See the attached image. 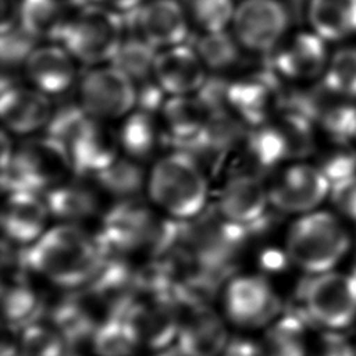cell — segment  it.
Returning <instances> with one entry per match:
<instances>
[{"label": "cell", "instance_id": "obj_1", "mask_svg": "<svg viewBox=\"0 0 356 356\" xmlns=\"http://www.w3.org/2000/svg\"><path fill=\"white\" fill-rule=\"evenodd\" d=\"M26 248L24 264L64 289L86 286L106 261L100 241L70 222L47 228Z\"/></svg>", "mask_w": 356, "mask_h": 356}, {"label": "cell", "instance_id": "obj_2", "mask_svg": "<svg viewBox=\"0 0 356 356\" xmlns=\"http://www.w3.org/2000/svg\"><path fill=\"white\" fill-rule=\"evenodd\" d=\"M146 188L153 204L178 221L196 218L209 196V182L200 163L185 152L159 159L146 178Z\"/></svg>", "mask_w": 356, "mask_h": 356}, {"label": "cell", "instance_id": "obj_3", "mask_svg": "<svg viewBox=\"0 0 356 356\" xmlns=\"http://www.w3.org/2000/svg\"><path fill=\"white\" fill-rule=\"evenodd\" d=\"M1 140V184L7 192L49 191L67 181L74 164L67 147L50 135L29 138L18 149Z\"/></svg>", "mask_w": 356, "mask_h": 356}, {"label": "cell", "instance_id": "obj_4", "mask_svg": "<svg viewBox=\"0 0 356 356\" xmlns=\"http://www.w3.org/2000/svg\"><path fill=\"white\" fill-rule=\"evenodd\" d=\"M349 246V232L342 221L321 210L299 216L285 238L289 260L309 275L331 271L348 253Z\"/></svg>", "mask_w": 356, "mask_h": 356}, {"label": "cell", "instance_id": "obj_5", "mask_svg": "<svg viewBox=\"0 0 356 356\" xmlns=\"http://www.w3.org/2000/svg\"><path fill=\"white\" fill-rule=\"evenodd\" d=\"M124 15L103 7L92 6L76 10L58 36L76 61L90 65L111 63L125 39Z\"/></svg>", "mask_w": 356, "mask_h": 356}, {"label": "cell", "instance_id": "obj_6", "mask_svg": "<svg viewBox=\"0 0 356 356\" xmlns=\"http://www.w3.org/2000/svg\"><path fill=\"white\" fill-rule=\"evenodd\" d=\"M298 310L309 324L342 331L356 321V271L312 275L300 289Z\"/></svg>", "mask_w": 356, "mask_h": 356}, {"label": "cell", "instance_id": "obj_7", "mask_svg": "<svg viewBox=\"0 0 356 356\" xmlns=\"http://www.w3.org/2000/svg\"><path fill=\"white\" fill-rule=\"evenodd\" d=\"M225 317L246 330L266 328L281 316L282 303L273 285L257 274H238L222 289Z\"/></svg>", "mask_w": 356, "mask_h": 356}, {"label": "cell", "instance_id": "obj_8", "mask_svg": "<svg viewBox=\"0 0 356 356\" xmlns=\"http://www.w3.org/2000/svg\"><path fill=\"white\" fill-rule=\"evenodd\" d=\"M138 97L135 81L114 64L96 65L79 82L81 107L103 121L128 115Z\"/></svg>", "mask_w": 356, "mask_h": 356}, {"label": "cell", "instance_id": "obj_9", "mask_svg": "<svg viewBox=\"0 0 356 356\" xmlns=\"http://www.w3.org/2000/svg\"><path fill=\"white\" fill-rule=\"evenodd\" d=\"M289 21L291 14L281 0H241L231 28L243 49L268 53L278 47Z\"/></svg>", "mask_w": 356, "mask_h": 356}, {"label": "cell", "instance_id": "obj_10", "mask_svg": "<svg viewBox=\"0 0 356 356\" xmlns=\"http://www.w3.org/2000/svg\"><path fill=\"white\" fill-rule=\"evenodd\" d=\"M122 316L135 330L140 346L157 352L177 341L179 306L174 291L163 295L136 293Z\"/></svg>", "mask_w": 356, "mask_h": 356}, {"label": "cell", "instance_id": "obj_11", "mask_svg": "<svg viewBox=\"0 0 356 356\" xmlns=\"http://www.w3.org/2000/svg\"><path fill=\"white\" fill-rule=\"evenodd\" d=\"M271 206L282 213L299 214L314 211L330 195L331 181L321 167L293 163L268 186Z\"/></svg>", "mask_w": 356, "mask_h": 356}, {"label": "cell", "instance_id": "obj_12", "mask_svg": "<svg viewBox=\"0 0 356 356\" xmlns=\"http://www.w3.org/2000/svg\"><path fill=\"white\" fill-rule=\"evenodd\" d=\"M175 298L179 306L175 345L189 356H220L231 342L225 318L210 303L186 302L177 293Z\"/></svg>", "mask_w": 356, "mask_h": 356}, {"label": "cell", "instance_id": "obj_13", "mask_svg": "<svg viewBox=\"0 0 356 356\" xmlns=\"http://www.w3.org/2000/svg\"><path fill=\"white\" fill-rule=\"evenodd\" d=\"M131 28L157 50L184 44L189 35V15L181 0H146L128 14Z\"/></svg>", "mask_w": 356, "mask_h": 356}, {"label": "cell", "instance_id": "obj_14", "mask_svg": "<svg viewBox=\"0 0 356 356\" xmlns=\"http://www.w3.org/2000/svg\"><path fill=\"white\" fill-rule=\"evenodd\" d=\"M157 228L150 210L128 199L122 200L106 216L103 236L99 241L106 252L110 248L125 252L150 242H157L163 248L171 241L164 231Z\"/></svg>", "mask_w": 356, "mask_h": 356}, {"label": "cell", "instance_id": "obj_15", "mask_svg": "<svg viewBox=\"0 0 356 356\" xmlns=\"http://www.w3.org/2000/svg\"><path fill=\"white\" fill-rule=\"evenodd\" d=\"M270 204L268 186L252 172L231 175L222 184L216 202L218 216L238 228L254 225Z\"/></svg>", "mask_w": 356, "mask_h": 356}, {"label": "cell", "instance_id": "obj_16", "mask_svg": "<svg viewBox=\"0 0 356 356\" xmlns=\"http://www.w3.org/2000/svg\"><path fill=\"white\" fill-rule=\"evenodd\" d=\"M153 79L168 96L197 95L209 81L207 67L196 49L184 43L157 51Z\"/></svg>", "mask_w": 356, "mask_h": 356}, {"label": "cell", "instance_id": "obj_17", "mask_svg": "<svg viewBox=\"0 0 356 356\" xmlns=\"http://www.w3.org/2000/svg\"><path fill=\"white\" fill-rule=\"evenodd\" d=\"M118 135L107 128L103 120L86 114L68 138L65 147L75 172L97 175L118 157Z\"/></svg>", "mask_w": 356, "mask_h": 356}, {"label": "cell", "instance_id": "obj_18", "mask_svg": "<svg viewBox=\"0 0 356 356\" xmlns=\"http://www.w3.org/2000/svg\"><path fill=\"white\" fill-rule=\"evenodd\" d=\"M50 210L39 192H8L1 211V225L6 236L24 246L32 245L47 231Z\"/></svg>", "mask_w": 356, "mask_h": 356}, {"label": "cell", "instance_id": "obj_19", "mask_svg": "<svg viewBox=\"0 0 356 356\" xmlns=\"http://www.w3.org/2000/svg\"><path fill=\"white\" fill-rule=\"evenodd\" d=\"M227 104L246 122L259 127L275 117L281 93L271 74L242 78L227 86Z\"/></svg>", "mask_w": 356, "mask_h": 356}, {"label": "cell", "instance_id": "obj_20", "mask_svg": "<svg viewBox=\"0 0 356 356\" xmlns=\"http://www.w3.org/2000/svg\"><path fill=\"white\" fill-rule=\"evenodd\" d=\"M0 115L10 132L31 135L49 125L53 107L49 96L36 88L3 85Z\"/></svg>", "mask_w": 356, "mask_h": 356}, {"label": "cell", "instance_id": "obj_21", "mask_svg": "<svg viewBox=\"0 0 356 356\" xmlns=\"http://www.w3.org/2000/svg\"><path fill=\"white\" fill-rule=\"evenodd\" d=\"M328 64L325 40L314 32H300L275 50L273 65L277 74L306 81L324 74Z\"/></svg>", "mask_w": 356, "mask_h": 356}, {"label": "cell", "instance_id": "obj_22", "mask_svg": "<svg viewBox=\"0 0 356 356\" xmlns=\"http://www.w3.org/2000/svg\"><path fill=\"white\" fill-rule=\"evenodd\" d=\"M75 61L63 44L49 43L36 46L24 64L33 88L47 96H54L64 93L74 83L76 76Z\"/></svg>", "mask_w": 356, "mask_h": 356}, {"label": "cell", "instance_id": "obj_23", "mask_svg": "<svg viewBox=\"0 0 356 356\" xmlns=\"http://www.w3.org/2000/svg\"><path fill=\"white\" fill-rule=\"evenodd\" d=\"M214 113L200 95L170 96L161 106L164 128L174 140L186 145L204 132Z\"/></svg>", "mask_w": 356, "mask_h": 356}, {"label": "cell", "instance_id": "obj_24", "mask_svg": "<svg viewBox=\"0 0 356 356\" xmlns=\"http://www.w3.org/2000/svg\"><path fill=\"white\" fill-rule=\"evenodd\" d=\"M307 324L298 310L281 314L263 328L254 343L257 356H306Z\"/></svg>", "mask_w": 356, "mask_h": 356}, {"label": "cell", "instance_id": "obj_25", "mask_svg": "<svg viewBox=\"0 0 356 356\" xmlns=\"http://www.w3.org/2000/svg\"><path fill=\"white\" fill-rule=\"evenodd\" d=\"M307 21L324 40H338L356 33V0H310Z\"/></svg>", "mask_w": 356, "mask_h": 356}, {"label": "cell", "instance_id": "obj_26", "mask_svg": "<svg viewBox=\"0 0 356 356\" xmlns=\"http://www.w3.org/2000/svg\"><path fill=\"white\" fill-rule=\"evenodd\" d=\"M1 300L4 324L15 332L42 320L44 314L43 300L22 277H13L10 282L3 285Z\"/></svg>", "mask_w": 356, "mask_h": 356}, {"label": "cell", "instance_id": "obj_27", "mask_svg": "<svg viewBox=\"0 0 356 356\" xmlns=\"http://www.w3.org/2000/svg\"><path fill=\"white\" fill-rule=\"evenodd\" d=\"M70 8L63 0H21L19 26L35 39L58 40Z\"/></svg>", "mask_w": 356, "mask_h": 356}, {"label": "cell", "instance_id": "obj_28", "mask_svg": "<svg viewBox=\"0 0 356 356\" xmlns=\"http://www.w3.org/2000/svg\"><path fill=\"white\" fill-rule=\"evenodd\" d=\"M44 200L50 214L65 221L89 218L99 209L97 196L89 186L70 181L46 191Z\"/></svg>", "mask_w": 356, "mask_h": 356}, {"label": "cell", "instance_id": "obj_29", "mask_svg": "<svg viewBox=\"0 0 356 356\" xmlns=\"http://www.w3.org/2000/svg\"><path fill=\"white\" fill-rule=\"evenodd\" d=\"M96 356H134L140 342L135 330L124 316L102 321L90 337Z\"/></svg>", "mask_w": 356, "mask_h": 356}, {"label": "cell", "instance_id": "obj_30", "mask_svg": "<svg viewBox=\"0 0 356 356\" xmlns=\"http://www.w3.org/2000/svg\"><path fill=\"white\" fill-rule=\"evenodd\" d=\"M18 349L22 356H68L71 343L47 320H39L18 332Z\"/></svg>", "mask_w": 356, "mask_h": 356}, {"label": "cell", "instance_id": "obj_31", "mask_svg": "<svg viewBox=\"0 0 356 356\" xmlns=\"http://www.w3.org/2000/svg\"><path fill=\"white\" fill-rule=\"evenodd\" d=\"M157 51L159 50L149 44L145 39L136 35H129L125 36L111 64L122 70L136 83L138 81L153 76V67Z\"/></svg>", "mask_w": 356, "mask_h": 356}, {"label": "cell", "instance_id": "obj_32", "mask_svg": "<svg viewBox=\"0 0 356 356\" xmlns=\"http://www.w3.org/2000/svg\"><path fill=\"white\" fill-rule=\"evenodd\" d=\"M96 177L100 185L108 193L118 196L122 200L132 199V196L139 192L146 181L143 171L136 164V161L122 157H117L106 170L99 172Z\"/></svg>", "mask_w": 356, "mask_h": 356}, {"label": "cell", "instance_id": "obj_33", "mask_svg": "<svg viewBox=\"0 0 356 356\" xmlns=\"http://www.w3.org/2000/svg\"><path fill=\"white\" fill-rule=\"evenodd\" d=\"M241 44L234 36L225 31L203 32L196 43V51L207 68L220 71L232 67L241 54Z\"/></svg>", "mask_w": 356, "mask_h": 356}, {"label": "cell", "instance_id": "obj_34", "mask_svg": "<svg viewBox=\"0 0 356 356\" xmlns=\"http://www.w3.org/2000/svg\"><path fill=\"white\" fill-rule=\"evenodd\" d=\"M191 21L203 32L225 31L234 18L235 0H182Z\"/></svg>", "mask_w": 356, "mask_h": 356}, {"label": "cell", "instance_id": "obj_35", "mask_svg": "<svg viewBox=\"0 0 356 356\" xmlns=\"http://www.w3.org/2000/svg\"><path fill=\"white\" fill-rule=\"evenodd\" d=\"M323 85L338 96L356 97V49H341L328 60Z\"/></svg>", "mask_w": 356, "mask_h": 356}, {"label": "cell", "instance_id": "obj_36", "mask_svg": "<svg viewBox=\"0 0 356 356\" xmlns=\"http://www.w3.org/2000/svg\"><path fill=\"white\" fill-rule=\"evenodd\" d=\"M118 138L120 145L131 157H143L153 150L157 131L152 118L145 111H139L127 118Z\"/></svg>", "mask_w": 356, "mask_h": 356}, {"label": "cell", "instance_id": "obj_37", "mask_svg": "<svg viewBox=\"0 0 356 356\" xmlns=\"http://www.w3.org/2000/svg\"><path fill=\"white\" fill-rule=\"evenodd\" d=\"M35 38L22 26H17L6 33H1V60L6 64L25 63L35 46Z\"/></svg>", "mask_w": 356, "mask_h": 356}, {"label": "cell", "instance_id": "obj_38", "mask_svg": "<svg viewBox=\"0 0 356 356\" xmlns=\"http://www.w3.org/2000/svg\"><path fill=\"white\" fill-rule=\"evenodd\" d=\"M330 196L342 216L356 221V172L332 181Z\"/></svg>", "mask_w": 356, "mask_h": 356}, {"label": "cell", "instance_id": "obj_39", "mask_svg": "<svg viewBox=\"0 0 356 356\" xmlns=\"http://www.w3.org/2000/svg\"><path fill=\"white\" fill-rule=\"evenodd\" d=\"M316 356H356V343L342 331L325 330L318 341Z\"/></svg>", "mask_w": 356, "mask_h": 356}, {"label": "cell", "instance_id": "obj_40", "mask_svg": "<svg viewBox=\"0 0 356 356\" xmlns=\"http://www.w3.org/2000/svg\"><path fill=\"white\" fill-rule=\"evenodd\" d=\"M21 0H0V32L6 33L19 26Z\"/></svg>", "mask_w": 356, "mask_h": 356}, {"label": "cell", "instance_id": "obj_41", "mask_svg": "<svg viewBox=\"0 0 356 356\" xmlns=\"http://www.w3.org/2000/svg\"><path fill=\"white\" fill-rule=\"evenodd\" d=\"M146 0H100V6L107 7L121 15H128L138 10Z\"/></svg>", "mask_w": 356, "mask_h": 356}, {"label": "cell", "instance_id": "obj_42", "mask_svg": "<svg viewBox=\"0 0 356 356\" xmlns=\"http://www.w3.org/2000/svg\"><path fill=\"white\" fill-rule=\"evenodd\" d=\"M220 356H257V353L254 343L241 339L235 342L231 341L228 348Z\"/></svg>", "mask_w": 356, "mask_h": 356}, {"label": "cell", "instance_id": "obj_43", "mask_svg": "<svg viewBox=\"0 0 356 356\" xmlns=\"http://www.w3.org/2000/svg\"><path fill=\"white\" fill-rule=\"evenodd\" d=\"M153 356H189V355H186L184 350H181V349L174 343V345H171V346H168V348H164V349H161V350L154 352Z\"/></svg>", "mask_w": 356, "mask_h": 356}, {"label": "cell", "instance_id": "obj_44", "mask_svg": "<svg viewBox=\"0 0 356 356\" xmlns=\"http://www.w3.org/2000/svg\"><path fill=\"white\" fill-rule=\"evenodd\" d=\"M1 356H22L18 346L17 345H13V343H7V342H3V346H1Z\"/></svg>", "mask_w": 356, "mask_h": 356}]
</instances>
